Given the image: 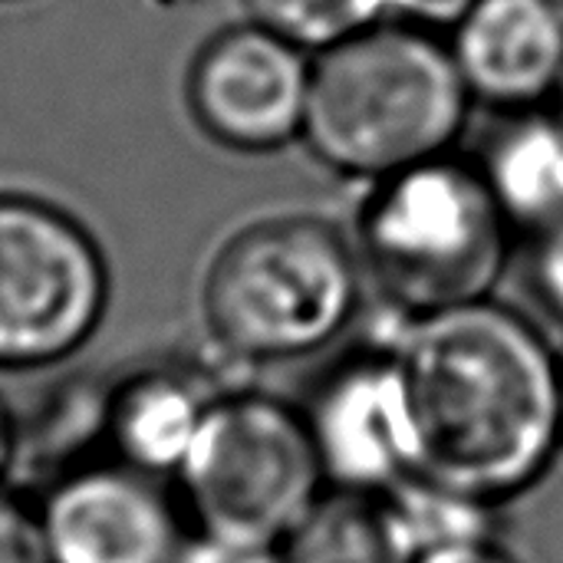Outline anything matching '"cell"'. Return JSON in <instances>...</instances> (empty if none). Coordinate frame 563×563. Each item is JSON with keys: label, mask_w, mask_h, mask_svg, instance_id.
Instances as JSON below:
<instances>
[{"label": "cell", "mask_w": 563, "mask_h": 563, "mask_svg": "<svg viewBox=\"0 0 563 563\" xmlns=\"http://www.w3.org/2000/svg\"><path fill=\"white\" fill-rule=\"evenodd\" d=\"M561 416H563V363H561Z\"/></svg>", "instance_id": "obj_23"}, {"label": "cell", "mask_w": 563, "mask_h": 563, "mask_svg": "<svg viewBox=\"0 0 563 563\" xmlns=\"http://www.w3.org/2000/svg\"><path fill=\"white\" fill-rule=\"evenodd\" d=\"M360 271L346 241L317 218H271L214 254L201 310L211 340L247 363L327 346L353 317Z\"/></svg>", "instance_id": "obj_3"}, {"label": "cell", "mask_w": 563, "mask_h": 563, "mask_svg": "<svg viewBox=\"0 0 563 563\" xmlns=\"http://www.w3.org/2000/svg\"><path fill=\"white\" fill-rule=\"evenodd\" d=\"M416 563H511L505 554L492 551L488 544H472V548H455V551H442V554H429Z\"/></svg>", "instance_id": "obj_20"}, {"label": "cell", "mask_w": 563, "mask_h": 563, "mask_svg": "<svg viewBox=\"0 0 563 563\" xmlns=\"http://www.w3.org/2000/svg\"><path fill=\"white\" fill-rule=\"evenodd\" d=\"M508 221L548 231L563 221V122L531 115L498 135L482 172Z\"/></svg>", "instance_id": "obj_12"}, {"label": "cell", "mask_w": 563, "mask_h": 563, "mask_svg": "<svg viewBox=\"0 0 563 563\" xmlns=\"http://www.w3.org/2000/svg\"><path fill=\"white\" fill-rule=\"evenodd\" d=\"M416 475L475 501L538 482L563 442L561 363L518 313L488 300L419 317L396 353Z\"/></svg>", "instance_id": "obj_1"}, {"label": "cell", "mask_w": 563, "mask_h": 563, "mask_svg": "<svg viewBox=\"0 0 563 563\" xmlns=\"http://www.w3.org/2000/svg\"><path fill=\"white\" fill-rule=\"evenodd\" d=\"M13 459H16V426L0 399V482L13 468Z\"/></svg>", "instance_id": "obj_21"}, {"label": "cell", "mask_w": 563, "mask_h": 563, "mask_svg": "<svg viewBox=\"0 0 563 563\" xmlns=\"http://www.w3.org/2000/svg\"><path fill=\"white\" fill-rule=\"evenodd\" d=\"M218 396L178 369H142L109 389L106 445L112 462L142 475H178Z\"/></svg>", "instance_id": "obj_11"}, {"label": "cell", "mask_w": 563, "mask_h": 563, "mask_svg": "<svg viewBox=\"0 0 563 563\" xmlns=\"http://www.w3.org/2000/svg\"><path fill=\"white\" fill-rule=\"evenodd\" d=\"M558 92H561V112H558V119L563 122V79H561V86H558Z\"/></svg>", "instance_id": "obj_22"}, {"label": "cell", "mask_w": 563, "mask_h": 563, "mask_svg": "<svg viewBox=\"0 0 563 563\" xmlns=\"http://www.w3.org/2000/svg\"><path fill=\"white\" fill-rule=\"evenodd\" d=\"M251 23L290 40L294 46H333L369 26L386 0H244Z\"/></svg>", "instance_id": "obj_15"}, {"label": "cell", "mask_w": 563, "mask_h": 563, "mask_svg": "<svg viewBox=\"0 0 563 563\" xmlns=\"http://www.w3.org/2000/svg\"><path fill=\"white\" fill-rule=\"evenodd\" d=\"M284 563H412L383 495L320 498L280 544Z\"/></svg>", "instance_id": "obj_13"}, {"label": "cell", "mask_w": 563, "mask_h": 563, "mask_svg": "<svg viewBox=\"0 0 563 563\" xmlns=\"http://www.w3.org/2000/svg\"><path fill=\"white\" fill-rule=\"evenodd\" d=\"M465 102L452 49L416 26L369 23L310 66L303 139L336 172L383 181L442 158Z\"/></svg>", "instance_id": "obj_2"}, {"label": "cell", "mask_w": 563, "mask_h": 563, "mask_svg": "<svg viewBox=\"0 0 563 563\" xmlns=\"http://www.w3.org/2000/svg\"><path fill=\"white\" fill-rule=\"evenodd\" d=\"M363 257L416 317L485 300L508 251V218L482 172L432 158L379 181L363 211Z\"/></svg>", "instance_id": "obj_4"}, {"label": "cell", "mask_w": 563, "mask_h": 563, "mask_svg": "<svg viewBox=\"0 0 563 563\" xmlns=\"http://www.w3.org/2000/svg\"><path fill=\"white\" fill-rule=\"evenodd\" d=\"M175 563H284V551L271 544L231 541V538L198 531L195 538L181 544Z\"/></svg>", "instance_id": "obj_17"}, {"label": "cell", "mask_w": 563, "mask_h": 563, "mask_svg": "<svg viewBox=\"0 0 563 563\" xmlns=\"http://www.w3.org/2000/svg\"><path fill=\"white\" fill-rule=\"evenodd\" d=\"M0 563H49L40 515L0 488Z\"/></svg>", "instance_id": "obj_16"}, {"label": "cell", "mask_w": 563, "mask_h": 563, "mask_svg": "<svg viewBox=\"0 0 563 563\" xmlns=\"http://www.w3.org/2000/svg\"><path fill=\"white\" fill-rule=\"evenodd\" d=\"M178 478L198 531L271 548L300 528L327 482L307 419L261 393L214 399Z\"/></svg>", "instance_id": "obj_5"}, {"label": "cell", "mask_w": 563, "mask_h": 563, "mask_svg": "<svg viewBox=\"0 0 563 563\" xmlns=\"http://www.w3.org/2000/svg\"><path fill=\"white\" fill-rule=\"evenodd\" d=\"M534 274H538V287H541L544 300L563 317V221L541 231Z\"/></svg>", "instance_id": "obj_18"}, {"label": "cell", "mask_w": 563, "mask_h": 563, "mask_svg": "<svg viewBox=\"0 0 563 563\" xmlns=\"http://www.w3.org/2000/svg\"><path fill=\"white\" fill-rule=\"evenodd\" d=\"M554 7H558V10H561V13H563V0H554Z\"/></svg>", "instance_id": "obj_24"}, {"label": "cell", "mask_w": 563, "mask_h": 563, "mask_svg": "<svg viewBox=\"0 0 563 563\" xmlns=\"http://www.w3.org/2000/svg\"><path fill=\"white\" fill-rule=\"evenodd\" d=\"M383 498L389 505V515L399 528V538L412 563L429 554L485 544L488 538L485 501L449 492L426 478H406Z\"/></svg>", "instance_id": "obj_14"}, {"label": "cell", "mask_w": 563, "mask_h": 563, "mask_svg": "<svg viewBox=\"0 0 563 563\" xmlns=\"http://www.w3.org/2000/svg\"><path fill=\"white\" fill-rule=\"evenodd\" d=\"M303 419L323 475L340 492L386 495L416 475V429L396 356L340 366Z\"/></svg>", "instance_id": "obj_9"}, {"label": "cell", "mask_w": 563, "mask_h": 563, "mask_svg": "<svg viewBox=\"0 0 563 563\" xmlns=\"http://www.w3.org/2000/svg\"><path fill=\"white\" fill-rule=\"evenodd\" d=\"M109 271L89 231L66 211L0 195V366H49L99 327Z\"/></svg>", "instance_id": "obj_6"}, {"label": "cell", "mask_w": 563, "mask_h": 563, "mask_svg": "<svg viewBox=\"0 0 563 563\" xmlns=\"http://www.w3.org/2000/svg\"><path fill=\"white\" fill-rule=\"evenodd\" d=\"M472 7L475 0H386V10L422 23H459Z\"/></svg>", "instance_id": "obj_19"}, {"label": "cell", "mask_w": 563, "mask_h": 563, "mask_svg": "<svg viewBox=\"0 0 563 563\" xmlns=\"http://www.w3.org/2000/svg\"><path fill=\"white\" fill-rule=\"evenodd\" d=\"M36 515L49 563H175L185 544L158 478L122 462L56 478Z\"/></svg>", "instance_id": "obj_8"}, {"label": "cell", "mask_w": 563, "mask_h": 563, "mask_svg": "<svg viewBox=\"0 0 563 563\" xmlns=\"http://www.w3.org/2000/svg\"><path fill=\"white\" fill-rule=\"evenodd\" d=\"M307 99L303 49L257 23L218 33L188 73L198 125L238 152H271L303 135Z\"/></svg>", "instance_id": "obj_7"}, {"label": "cell", "mask_w": 563, "mask_h": 563, "mask_svg": "<svg viewBox=\"0 0 563 563\" xmlns=\"http://www.w3.org/2000/svg\"><path fill=\"white\" fill-rule=\"evenodd\" d=\"M455 66L488 102L521 106L563 79V13L554 0H475L455 23Z\"/></svg>", "instance_id": "obj_10"}]
</instances>
